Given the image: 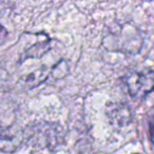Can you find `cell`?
Instances as JSON below:
<instances>
[{
	"label": "cell",
	"instance_id": "obj_2",
	"mask_svg": "<svg viewBox=\"0 0 154 154\" xmlns=\"http://www.w3.org/2000/svg\"><path fill=\"white\" fill-rule=\"evenodd\" d=\"M149 135L150 140L154 145V107L151 109L149 114Z\"/></svg>",
	"mask_w": 154,
	"mask_h": 154
},
{
	"label": "cell",
	"instance_id": "obj_3",
	"mask_svg": "<svg viewBox=\"0 0 154 154\" xmlns=\"http://www.w3.org/2000/svg\"><path fill=\"white\" fill-rule=\"evenodd\" d=\"M8 38V31L2 24L0 23V45H3L5 39Z\"/></svg>",
	"mask_w": 154,
	"mask_h": 154
},
{
	"label": "cell",
	"instance_id": "obj_1",
	"mask_svg": "<svg viewBox=\"0 0 154 154\" xmlns=\"http://www.w3.org/2000/svg\"><path fill=\"white\" fill-rule=\"evenodd\" d=\"M126 85L131 97L143 98L154 90V71L143 70L131 73L126 78Z\"/></svg>",
	"mask_w": 154,
	"mask_h": 154
}]
</instances>
